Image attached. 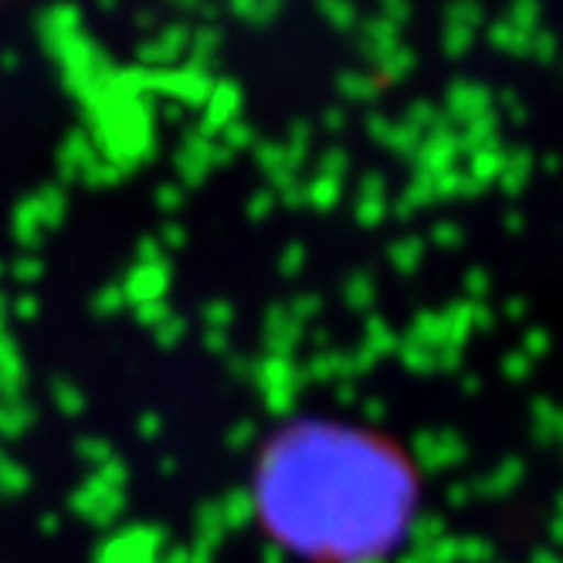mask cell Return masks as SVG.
Returning <instances> with one entry per match:
<instances>
[{
  "instance_id": "cell-1",
  "label": "cell",
  "mask_w": 563,
  "mask_h": 563,
  "mask_svg": "<svg viewBox=\"0 0 563 563\" xmlns=\"http://www.w3.org/2000/svg\"><path fill=\"white\" fill-rule=\"evenodd\" d=\"M255 506L262 527L292 553L316 563H364L405 537L418 478L384 438L299 421L262 452Z\"/></svg>"
},
{
  "instance_id": "cell-2",
  "label": "cell",
  "mask_w": 563,
  "mask_h": 563,
  "mask_svg": "<svg viewBox=\"0 0 563 563\" xmlns=\"http://www.w3.org/2000/svg\"><path fill=\"white\" fill-rule=\"evenodd\" d=\"M530 37H533V34L519 31L516 24H499V27L493 31V42H496L499 48L512 52V55H530Z\"/></svg>"
},
{
  "instance_id": "cell-3",
  "label": "cell",
  "mask_w": 563,
  "mask_h": 563,
  "mask_svg": "<svg viewBox=\"0 0 563 563\" xmlns=\"http://www.w3.org/2000/svg\"><path fill=\"white\" fill-rule=\"evenodd\" d=\"M537 18H540V8H537V0H516L512 4V14H509V24H516L519 31H533V24H537Z\"/></svg>"
}]
</instances>
